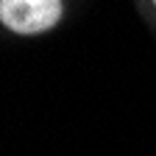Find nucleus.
<instances>
[{"label": "nucleus", "mask_w": 156, "mask_h": 156, "mask_svg": "<svg viewBox=\"0 0 156 156\" xmlns=\"http://www.w3.org/2000/svg\"><path fill=\"white\" fill-rule=\"evenodd\" d=\"M62 17V0H0V20L17 34L48 31Z\"/></svg>", "instance_id": "nucleus-1"}]
</instances>
